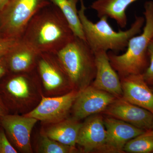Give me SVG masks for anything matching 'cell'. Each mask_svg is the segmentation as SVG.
Segmentation results:
<instances>
[{
  "mask_svg": "<svg viewBox=\"0 0 153 153\" xmlns=\"http://www.w3.org/2000/svg\"><path fill=\"white\" fill-rule=\"evenodd\" d=\"M143 15V32L130 39L126 52L120 55L108 52L111 64L120 78L143 74L149 66L148 47L153 38V1L145 3Z\"/></svg>",
  "mask_w": 153,
  "mask_h": 153,
  "instance_id": "obj_3",
  "label": "cell"
},
{
  "mask_svg": "<svg viewBox=\"0 0 153 153\" xmlns=\"http://www.w3.org/2000/svg\"><path fill=\"white\" fill-rule=\"evenodd\" d=\"M1 124L15 146L23 153H32L31 134L38 120L18 115L6 114L1 119Z\"/></svg>",
  "mask_w": 153,
  "mask_h": 153,
  "instance_id": "obj_12",
  "label": "cell"
},
{
  "mask_svg": "<svg viewBox=\"0 0 153 153\" xmlns=\"http://www.w3.org/2000/svg\"><path fill=\"white\" fill-rule=\"evenodd\" d=\"M50 0H8L0 10L2 38L20 40L30 20Z\"/></svg>",
  "mask_w": 153,
  "mask_h": 153,
  "instance_id": "obj_5",
  "label": "cell"
},
{
  "mask_svg": "<svg viewBox=\"0 0 153 153\" xmlns=\"http://www.w3.org/2000/svg\"><path fill=\"white\" fill-rule=\"evenodd\" d=\"M120 78L123 97L153 114V92L143 74H131Z\"/></svg>",
  "mask_w": 153,
  "mask_h": 153,
  "instance_id": "obj_14",
  "label": "cell"
},
{
  "mask_svg": "<svg viewBox=\"0 0 153 153\" xmlns=\"http://www.w3.org/2000/svg\"><path fill=\"white\" fill-rule=\"evenodd\" d=\"M116 98L111 94L89 85L79 91L72 107L73 118L80 120L104 112Z\"/></svg>",
  "mask_w": 153,
  "mask_h": 153,
  "instance_id": "obj_8",
  "label": "cell"
},
{
  "mask_svg": "<svg viewBox=\"0 0 153 153\" xmlns=\"http://www.w3.org/2000/svg\"><path fill=\"white\" fill-rule=\"evenodd\" d=\"M39 54L21 39L19 40L5 55L10 73L36 70Z\"/></svg>",
  "mask_w": 153,
  "mask_h": 153,
  "instance_id": "obj_16",
  "label": "cell"
},
{
  "mask_svg": "<svg viewBox=\"0 0 153 153\" xmlns=\"http://www.w3.org/2000/svg\"><path fill=\"white\" fill-rule=\"evenodd\" d=\"M104 117L95 114L86 118L79 129L76 144L84 153H103L107 133Z\"/></svg>",
  "mask_w": 153,
  "mask_h": 153,
  "instance_id": "obj_9",
  "label": "cell"
},
{
  "mask_svg": "<svg viewBox=\"0 0 153 153\" xmlns=\"http://www.w3.org/2000/svg\"><path fill=\"white\" fill-rule=\"evenodd\" d=\"M152 129H153V119L152 121Z\"/></svg>",
  "mask_w": 153,
  "mask_h": 153,
  "instance_id": "obj_29",
  "label": "cell"
},
{
  "mask_svg": "<svg viewBox=\"0 0 153 153\" xmlns=\"http://www.w3.org/2000/svg\"><path fill=\"white\" fill-rule=\"evenodd\" d=\"M103 121L107 133L103 153H125L126 143L146 131L111 117L104 118Z\"/></svg>",
  "mask_w": 153,
  "mask_h": 153,
  "instance_id": "obj_13",
  "label": "cell"
},
{
  "mask_svg": "<svg viewBox=\"0 0 153 153\" xmlns=\"http://www.w3.org/2000/svg\"><path fill=\"white\" fill-rule=\"evenodd\" d=\"M10 73L5 82V94L15 104L23 105L34 100V86L40 79L37 69L24 73Z\"/></svg>",
  "mask_w": 153,
  "mask_h": 153,
  "instance_id": "obj_11",
  "label": "cell"
},
{
  "mask_svg": "<svg viewBox=\"0 0 153 153\" xmlns=\"http://www.w3.org/2000/svg\"><path fill=\"white\" fill-rule=\"evenodd\" d=\"M138 0H96L91 8L95 10L99 18L106 16L113 19L121 28L127 25L126 11L129 6Z\"/></svg>",
  "mask_w": 153,
  "mask_h": 153,
  "instance_id": "obj_17",
  "label": "cell"
},
{
  "mask_svg": "<svg viewBox=\"0 0 153 153\" xmlns=\"http://www.w3.org/2000/svg\"><path fill=\"white\" fill-rule=\"evenodd\" d=\"M57 6L65 17L74 36L85 40L82 24L76 9L79 0H50Z\"/></svg>",
  "mask_w": 153,
  "mask_h": 153,
  "instance_id": "obj_19",
  "label": "cell"
},
{
  "mask_svg": "<svg viewBox=\"0 0 153 153\" xmlns=\"http://www.w3.org/2000/svg\"><path fill=\"white\" fill-rule=\"evenodd\" d=\"M16 150L11 145L4 130L0 129V153H17Z\"/></svg>",
  "mask_w": 153,
  "mask_h": 153,
  "instance_id": "obj_23",
  "label": "cell"
},
{
  "mask_svg": "<svg viewBox=\"0 0 153 153\" xmlns=\"http://www.w3.org/2000/svg\"><path fill=\"white\" fill-rule=\"evenodd\" d=\"M103 113L144 130L152 128V113L132 104L123 97L116 98Z\"/></svg>",
  "mask_w": 153,
  "mask_h": 153,
  "instance_id": "obj_10",
  "label": "cell"
},
{
  "mask_svg": "<svg viewBox=\"0 0 153 153\" xmlns=\"http://www.w3.org/2000/svg\"><path fill=\"white\" fill-rule=\"evenodd\" d=\"M150 88H151V89H152V91L153 92V84H152V85H151Z\"/></svg>",
  "mask_w": 153,
  "mask_h": 153,
  "instance_id": "obj_28",
  "label": "cell"
},
{
  "mask_svg": "<svg viewBox=\"0 0 153 153\" xmlns=\"http://www.w3.org/2000/svg\"><path fill=\"white\" fill-rule=\"evenodd\" d=\"M8 0H0V10L4 5L5 4Z\"/></svg>",
  "mask_w": 153,
  "mask_h": 153,
  "instance_id": "obj_27",
  "label": "cell"
},
{
  "mask_svg": "<svg viewBox=\"0 0 153 153\" xmlns=\"http://www.w3.org/2000/svg\"><path fill=\"white\" fill-rule=\"evenodd\" d=\"M82 123L73 117L66 118L51 124L43 132L51 139L75 147Z\"/></svg>",
  "mask_w": 153,
  "mask_h": 153,
  "instance_id": "obj_18",
  "label": "cell"
},
{
  "mask_svg": "<svg viewBox=\"0 0 153 153\" xmlns=\"http://www.w3.org/2000/svg\"><path fill=\"white\" fill-rule=\"evenodd\" d=\"M36 69L45 90L48 92L73 90L68 76L55 54L40 53Z\"/></svg>",
  "mask_w": 153,
  "mask_h": 153,
  "instance_id": "obj_7",
  "label": "cell"
},
{
  "mask_svg": "<svg viewBox=\"0 0 153 153\" xmlns=\"http://www.w3.org/2000/svg\"><path fill=\"white\" fill-rule=\"evenodd\" d=\"M10 73L5 55L0 56V80Z\"/></svg>",
  "mask_w": 153,
  "mask_h": 153,
  "instance_id": "obj_25",
  "label": "cell"
},
{
  "mask_svg": "<svg viewBox=\"0 0 153 153\" xmlns=\"http://www.w3.org/2000/svg\"><path fill=\"white\" fill-rule=\"evenodd\" d=\"M19 40L0 38V56L5 55Z\"/></svg>",
  "mask_w": 153,
  "mask_h": 153,
  "instance_id": "obj_24",
  "label": "cell"
},
{
  "mask_svg": "<svg viewBox=\"0 0 153 153\" xmlns=\"http://www.w3.org/2000/svg\"><path fill=\"white\" fill-rule=\"evenodd\" d=\"M38 152L43 153H71L77 152L78 150L75 147L63 145L49 138L43 132L39 140Z\"/></svg>",
  "mask_w": 153,
  "mask_h": 153,
  "instance_id": "obj_21",
  "label": "cell"
},
{
  "mask_svg": "<svg viewBox=\"0 0 153 153\" xmlns=\"http://www.w3.org/2000/svg\"><path fill=\"white\" fill-rule=\"evenodd\" d=\"M74 35L60 9L51 3L30 20L21 40L39 53H55Z\"/></svg>",
  "mask_w": 153,
  "mask_h": 153,
  "instance_id": "obj_1",
  "label": "cell"
},
{
  "mask_svg": "<svg viewBox=\"0 0 153 153\" xmlns=\"http://www.w3.org/2000/svg\"><path fill=\"white\" fill-rule=\"evenodd\" d=\"M79 91L72 90L54 97L42 96L40 103L33 110L24 115L34 118L45 123L52 124L66 118Z\"/></svg>",
  "mask_w": 153,
  "mask_h": 153,
  "instance_id": "obj_6",
  "label": "cell"
},
{
  "mask_svg": "<svg viewBox=\"0 0 153 153\" xmlns=\"http://www.w3.org/2000/svg\"><path fill=\"white\" fill-rule=\"evenodd\" d=\"M55 54L73 90L80 91L91 84L96 73L95 56L86 41L74 36Z\"/></svg>",
  "mask_w": 153,
  "mask_h": 153,
  "instance_id": "obj_4",
  "label": "cell"
},
{
  "mask_svg": "<svg viewBox=\"0 0 153 153\" xmlns=\"http://www.w3.org/2000/svg\"><path fill=\"white\" fill-rule=\"evenodd\" d=\"M1 38V33H0V38Z\"/></svg>",
  "mask_w": 153,
  "mask_h": 153,
  "instance_id": "obj_30",
  "label": "cell"
},
{
  "mask_svg": "<svg viewBox=\"0 0 153 153\" xmlns=\"http://www.w3.org/2000/svg\"><path fill=\"white\" fill-rule=\"evenodd\" d=\"M149 57V65L143 74L145 81L148 85L153 84V38L151 40L148 49Z\"/></svg>",
  "mask_w": 153,
  "mask_h": 153,
  "instance_id": "obj_22",
  "label": "cell"
},
{
  "mask_svg": "<svg viewBox=\"0 0 153 153\" xmlns=\"http://www.w3.org/2000/svg\"><path fill=\"white\" fill-rule=\"evenodd\" d=\"M7 107L4 104L2 99L0 97V119L7 114Z\"/></svg>",
  "mask_w": 153,
  "mask_h": 153,
  "instance_id": "obj_26",
  "label": "cell"
},
{
  "mask_svg": "<svg viewBox=\"0 0 153 153\" xmlns=\"http://www.w3.org/2000/svg\"><path fill=\"white\" fill-rule=\"evenodd\" d=\"M78 14L82 24L85 41L94 53L100 52H119L127 48L130 39L141 33L145 25L144 17L136 16L129 29L115 31L111 27L106 16L99 18L94 23L85 15L86 7L83 0H79Z\"/></svg>",
  "mask_w": 153,
  "mask_h": 153,
  "instance_id": "obj_2",
  "label": "cell"
},
{
  "mask_svg": "<svg viewBox=\"0 0 153 153\" xmlns=\"http://www.w3.org/2000/svg\"><path fill=\"white\" fill-rule=\"evenodd\" d=\"M94 54L96 73L91 85L116 97H123L120 77L111 66L108 52H100Z\"/></svg>",
  "mask_w": 153,
  "mask_h": 153,
  "instance_id": "obj_15",
  "label": "cell"
},
{
  "mask_svg": "<svg viewBox=\"0 0 153 153\" xmlns=\"http://www.w3.org/2000/svg\"><path fill=\"white\" fill-rule=\"evenodd\" d=\"M124 152H153V129L147 130L143 133L130 140L123 148Z\"/></svg>",
  "mask_w": 153,
  "mask_h": 153,
  "instance_id": "obj_20",
  "label": "cell"
}]
</instances>
